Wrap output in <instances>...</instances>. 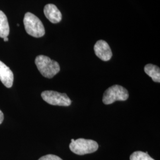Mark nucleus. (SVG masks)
Instances as JSON below:
<instances>
[{
  "instance_id": "1",
  "label": "nucleus",
  "mask_w": 160,
  "mask_h": 160,
  "mask_svg": "<svg viewBox=\"0 0 160 160\" xmlns=\"http://www.w3.org/2000/svg\"><path fill=\"white\" fill-rule=\"evenodd\" d=\"M35 64L40 74L48 78H53L60 71L59 63L45 55H39L36 58Z\"/></svg>"
},
{
  "instance_id": "2",
  "label": "nucleus",
  "mask_w": 160,
  "mask_h": 160,
  "mask_svg": "<svg viewBox=\"0 0 160 160\" xmlns=\"http://www.w3.org/2000/svg\"><path fill=\"white\" fill-rule=\"evenodd\" d=\"M25 30L28 34L34 37L41 38L45 34L44 26L40 19L31 12H27L23 19Z\"/></svg>"
},
{
  "instance_id": "3",
  "label": "nucleus",
  "mask_w": 160,
  "mask_h": 160,
  "mask_svg": "<svg viewBox=\"0 0 160 160\" xmlns=\"http://www.w3.org/2000/svg\"><path fill=\"white\" fill-rule=\"evenodd\" d=\"M69 148L75 154L83 155L96 152L98 148V145L97 142L92 139L79 138L74 140L72 139Z\"/></svg>"
},
{
  "instance_id": "4",
  "label": "nucleus",
  "mask_w": 160,
  "mask_h": 160,
  "mask_svg": "<svg viewBox=\"0 0 160 160\" xmlns=\"http://www.w3.org/2000/svg\"><path fill=\"white\" fill-rule=\"evenodd\" d=\"M129 97V92L125 88L119 85H114L108 88L104 92L103 102L110 104L116 101H126Z\"/></svg>"
},
{
  "instance_id": "5",
  "label": "nucleus",
  "mask_w": 160,
  "mask_h": 160,
  "mask_svg": "<svg viewBox=\"0 0 160 160\" xmlns=\"http://www.w3.org/2000/svg\"><path fill=\"white\" fill-rule=\"evenodd\" d=\"M41 96L45 102L53 106H69L72 103L71 100L65 93L47 90L42 92Z\"/></svg>"
},
{
  "instance_id": "6",
  "label": "nucleus",
  "mask_w": 160,
  "mask_h": 160,
  "mask_svg": "<svg viewBox=\"0 0 160 160\" xmlns=\"http://www.w3.org/2000/svg\"><path fill=\"white\" fill-rule=\"evenodd\" d=\"M94 50L96 55L103 61H108L112 57L110 47L104 40L97 41L94 47Z\"/></svg>"
},
{
  "instance_id": "7",
  "label": "nucleus",
  "mask_w": 160,
  "mask_h": 160,
  "mask_svg": "<svg viewBox=\"0 0 160 160\" xmlns=\"http://www.w3.org/2000/svg\"><path fill=\"white\" fill-rule=\"evenodd\" d=\"M0 81L7 88H11L13 84L14 75L12 70L6 64L0 61Z\"/></svg>"
},
{
  "instance_id": "8",
  "label": "nucleus",
  "mask_w": 160,
  "mask_h": 160,
  "mask_svg": "<svg viewBox=\"0 0 160 160\" xmlns=\"http://www.w3.org/2000/svg\"><path fill=\"white\" fill-rule=\"evenodd\" d=\"M44 14L46 18L52 23H59L62 20V14L59 10L57 7L52 4H48L44 7Z\"/></svg>"
},
{
  "instance_id": "9",
  "label": "nucleus",
  "mask_w": 160,
  "mask_h": 160,
  "mask_svg": "<svg viewBox=\"0 0 160 160\" xmlns=\"http://www.w3.org/2000/svg\"><path fill=\"white\" fill-rule=\"evenodd\" d=\"M145 72L149 76L153 81L160 82V69L158 67L149 63L144 67Z\"/></svg>"
},
{
  "instance_id": "10",
  "label": "nucleus",
  "mask_w": 160,
  "mask_h": 160,
  "mask_svg": "<svg viewBox=\"0 0 160 160\" xmlns=\"http://www.w3.org/2000/svg\"><path fill=\"white\" fill-rule=\"evenodd\" d=\"M10 33V27L6 14L0 10V38L8 37Z\"/></svg>"
},
{
  "instance_id": "11",
  "label": "nucleus",
  "mask_w": 160,
  "mask_h": 160,
  "mask_svg": "<svg viewBox=\"0 0 160 160\" xmlns=\"http://www.w3.org/2000/svg\"><path fill=\"white\" fill-rule=\"evenodd\" d=\"M130 160H155L151 157L148 152L142 151H136L132 154L130 156Z\"/></svg>"
},
{
  "instance_id": "12",
  "label": "nucleus",
  "mask_w": 160,
  "mask_h": 160,
  "mask_svg": "<svg viewBox=\"0 0 160 160\" xmlns=\"http://www.w3.org/2000/svg\"><path fill=\"white\" fill-rule=\"evenodd\" d=\"M38 160H63L58 156L53 154H48L43 156Z\"/></svg>"
},
{
  "instance_id": "13",
  "label": "nucleus",
  "mask_w": 160,
  "mask_h": 160,
  "mask_svg": "<svg viewBox=\"0 0 160 160\" xmlns=\"http://www.w3.org/2000/svg\"><path fill=\"white\" fill-rule=\"evenodd\" d=\"M4 114H3L2 112L0 110V125L2 123V122H3V120H4Z\"/></svg>"
},
{
  "instance_id": "14",
  "label": "nucleus",
  "mask_w": 160,
  "mask_h": 160,
  "mask_svg": "<svg viewBox=\"0 0 160 160\" xmlns=\"http://www.w3.org/2000/svg\"><path fill=\"white\" fill-rule=\"evenodd\" d=\"M3 39H4V40L5 42H7V41L8 40V37H6V38H3Z\"/></svg>"
}]
</instances>
